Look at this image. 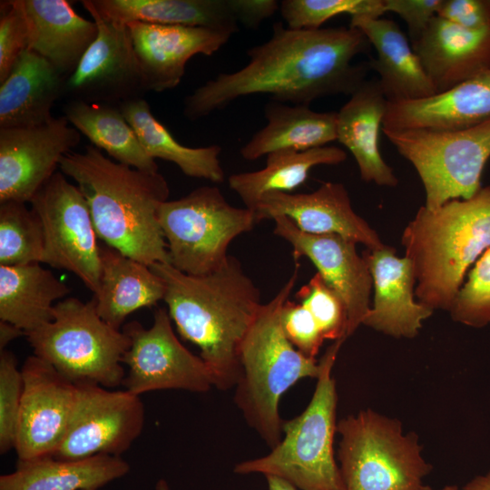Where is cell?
Returning a JSON list of instances; mask_svg holds the SVG:
<instances>
[{
  "instance_id": "1",
  "label": "cell",
  "mask_w": 490,
  "mask_h": 490,
  "mask_svg": "<svg viewBox=\"0 0 490 490\" xmlns=\"http://www.w3.org/2000/svg\"><path fill=\"white\" fill-rule=\"evenodd\" d=\"M370 46L352 26L291 29L276 23L266 42L247 50L246 65L218 74L186 96L183 114L196 121L254 94L302 105L331 95H351L369 70L368 62L353 60L368 54Z\"/></svg>"
},
{
  "instance_id": "2",
  "label": "cell",
  "mask_w": 490,
  "mask_h": 490,
  "mask_svg": "<svg viewBox=\"0 0 490 490\" xmlns=\"http://www.w3.org/2000/svg\"><path fill=\"white\" fill-rule=\"evenodd\" d=\"M150 268L164 280L170 318L180 335L200 349L213 387H234L240 347L262 305L259 288L230 255L220 270L204 276L187 275L169 263Z\"/></svg>"
},
{
  "instance_id": "3",
  "label": "cell",
  "mask_w": 490,
  "mask_h": 490,
  "mask_svg": "<svg viewBox=\"0 0 490 490\" xmlns=\"http://www.w3.org/2000/svg\"><path fill=\"white\" fill-rule=\"evenodd\" d=\"M59 169L76 182L106 246L149 267L169 263L157 212L170 189L159 172L114 162L93 145L64 154Z\"/></svg>"
},
{
  "instance_id": "4",
  "label": "cell",
  "mask_w": 490,
  "mask_h": 490,
  "mask_svg": "<svg viewBox=\"0 0 490 490\" xmlns=\"http://www.w3.org/2000/svg\"><path fill=\"white\" fill-rule=\"evenodd\" d=\"M401 243L417 301L433 312L449 311L468 268L490 247V185L436 210L421 206Z\"/></svg>"
},
{
  "instance_id": "5",
  "label": "cell",
  "mask_w": 490,
  "mask_h": 490,
  "mask_svg": "<svg viewBox=\"0 0 490 490\" xmlns=\"http://www.w3.org/2000/svg\"><path fill=\"white\" fill-rule=\"evenodd\" d=\"M299 267L269 302L260 306L240 351V375L234 402L246 422L270 447L281 440L279 401L298 381L317 378L320 365L297 350L286 338L281 309L296 285Z\"/></svg>"
},
{
  "instance_id": "6",
  "label": "cell",
  "mask_w": 490,
  "mask_h": 490,
  "mask_svg": "<svg viewBox=\"0 0 490 490\" xmlns=\"http://www.w3.org/2000/svg\"><path fill=\"white\" fill-rule=\"evenodd\" d=\"M344 341H333L318 360L312 397L302 413L283 421L279 443L263 456L238 463L236 474L279 477L299 490H344L333 446L338 395L332 375Z\"/></svg>"
},
{
  "instance_id": "7",
  "label": "cell",
  "mask_w": 490,
  "mask_h": 490,
  "mask_svg": "<svg viewBox=\"0 0 490 490\" xmlns=\"http://www.w3.org/2000/svg\"><path fill=\"white\" fill-rule=\"evenodd\" d=\"M34 355L74 385H122V358L131 340L97 313L95 300L74 297L54 307L53 319L25 335Z\"/></svg>"
},
{
  "instance_id": "8",
  "label": "cell",
  "mask_w": 490,
  "mask_h": 490,
  "mask_svg": "<svg viewBox=\"0 0 490 490\" xmlns=\"http://www.w3.org/2000/svg\"><path fill=\"white\" fill-rule=\"evenodd\" d=\"M337 433L344 490H418L432 470L418 436L371 408L340 419Z\"/></svg>"
},
{
  "instance_id": "9",
  "label": "cell",
  "mask_w": 490,
  "mask_h": 490,
  "mask_svg": "<svg viewBox=\"0 0 490 490\" xmlns=\"http://www.w3.org/2000/svg\"><path fill=\"white\" fill-rule=\"evenodd\" d=\"M157 216L169 264L191 276L220 270L228 260L231 241L259 223L253 211L230 204L217 186H201L168 200Z\"/></svg>"
},
{
  "instance_id": "10",
  "label": "cell",
  "mask_w": 490,
  "mask_h": 490,
  "mask_svg": "<svg viewBox=\"0 0 490 490\" xmlns=\"http://www.w3.org/2000/svg\"><path fill=\"white\" fill-rule=\"evenodd\" d=\"M382 132L416 171L428 210L451 200L470 199L482 188V172L490 158V119L457 131Z\"/></svg>"
},
{
  "instance_id": "11",
  "label": "cell",
  "mask_w": 490,
  "mask_h": 490,
  "mask_svg": "<svg viewBox=\"0 0 490 490\" xmlns=\"http://www.w3.org/2000/svg\"><path fill=\"white\" fill-rule=\"evenodd\" d=\"M30 204L44 230L42 263L72 272L95 294L101 279V247L80 189L56 172Z\"/></svg>"
},
{
  "instance_id": "12",
  "label": "cell",
  "mask_w": 490,
  "mask_h": 490,
  "mask_svg": "<svg viewBox=\"0 0 490 490\" xmlns=\"http://www.w3.org/2000/svg\"><path fill=\"white\" fill-rule=\"evenodd\" d=\"M122 330L131 340L122 358V364L128 368L122 383L127 391L141 397L166 389L204 393L213 387L204 361L176 337L167 309L159 308L154 311L149 328L132 320Z\"/></svg>"
},
{
  "instance_id": "13",
  "label": "cell",
  "mask_w": 490,
  "mask_h": 490,
  "mask_svg": "<svg viewBox=\"0 0 490 490\" xmlns=\"http://www.w3.org/2000/svg\"><path fill=\"white\" fill-rule=\"evenodd\" d=\"M65 436L54 457L76 460L98 455L120 456L141 435L144 407L139 396L93 384L76 385Z\"/></svg>"
},
{
  "instance_id": "14",
  "label": "cell",
  "mask_w": 490,
  "mask_h": 490,
  "mask_svg": "<svg viewBox=\"0 0 490 490\" xmlns=\"http://www.w3.org/2000/svg\"><path fill=\"white\" fill-rule=\"evenodd\" d=\"M98 27V35L66 78L69 100L119 105L147 92L128 24L101 15L91 0L81 1Z\"/></svg>"
},
{
  "instance_id": "15",
  "label": "cell",
  "mask_w": 490,
  "mask_h": 490,
  "mask_svg": "<svg viewBox=\"0 0 490 490\" xmlns=\"http://www.w3.org/2000/svg\"><path fill=\"white\" fill-rule=\"evenodd\" d=\"M80 141L64 116L34 127L0 128V202H30Z\"/></svg>"
},
{
  "instance_id": "16",
  "label": "cell",
  "mask_w": 490,
  "mask_h": 490,
  "mask_svg": "<svg viewBox=\"0 0 490 490\" xmlns=\"http://www.w3.org/2000/svg\"><path fill=\"white\" fill-rule=\"evenodd\" d=\"M21 370L24 390L15 448L18 461L53 456L68 428L76 385L35 355L25 359Z\"/></svg>"
},
{
  "instance_id": "17",
  "label": "cell",
  "mask_w": 490,
  "mask_h": 490,
  "mask_svg": "<svg viewBox=\"0 0 490 490\" xmlns=\"http://www.w3.org/2000/svg\"><path fill=\"white\" fill-rule=\"evenodd\" d=\"M275 235L292 248L294 260L308 258L318 272L342 298L348 311V338L353 335L370 309L372 276L357 243L335 234L314 235L301 231L285 216L273 219Z\"/></svg>"
},
{
  "instance_id": "18",
  "label": "cell",
  "mask_w": 490,
  "mask_h": 490,
  "mask_svg": "<svg viewBox=\"0 0 490 490\" xmlns=\"http://www.w3.org/2000/svg\"><path fill=\"white\" fill-rule=\"evenodd\" d=\"M253 211L258 222L285 216L305 233L338 235L368 250L384 246L376 230L355 212L342 183L324 182L308 193H268Z\"/></svg>"
},
{
  "instance_id": "19",
  "label": "cell",
  "mask_w": 490,
  "mask_h": 490,
  "mask_svg": "<svg viewBox=\"0 0 490 490\" xmlns=\"http://www.w3.org/2000/svg\"><path fill=\"white\" fill-rule=\"evenodd\" d=\"M147 92H163L181 81L189 60L212 55L233 34L230 31L200 26L127 24Z\"/></svg>"
},
{
  "instance_id": "20",
  "label": "cell",
  "mask_w": 490,
  "mask_h": 490,
  "mask_svg": "<svg viewBox=\"0 0 490 490\" xmlns=\"http://www.w3.org/2000/svg\"><path fill=\"white\" fill-rule=\"evenodd\" d=\"M374 300L363 325L396 338H413L433 311L415 300L416 279L409 260L387 245L367 250Z\"/></svg>"
},
{
  "instance_id": "21",
  "label": "cell",
  "mask_w": 490,
  "mask_h": 490,
  "mask_svg": "<svg viewBox=\"0 0 490 490\" xmlns=\"http://www.w3.org/2000/svg\"><path fill=\"white\" fill-rule=\"evenodd\" d=\"M490 119V70L431 96L388 103L382 129L447 132Z\"/></svg>"
},
{
  "instance_id": "22",
  "label": "cell",
  "mask_w": 490,
  "mask_h": 490,
  "mask_svg": "<svg viewBox=\"0 0 490 490\" xmlns=\"http://www.w3.org/2000/svg\"><path fill=\"white\" fill-rule=\"evenodd\" d=\"M437 93L490 70V29H470L436 16L411 44Z\"/></svg>"
},
{
  "instance_id": "23",
  "label": "cell",
  "mask_w": 490,
  "mask_h": 490,
  "mask_svg": "<svg viewBox=\"0 0 490 490\" xmlns=\"http://www.w3.org/2000/svg\"><path fill=\"white\" fill-rule=\"evenodd\" d=\"M349 26L361 31L377 52L368 62L388 103L426 98L437 93L408 39L390 19L351 17Z\"/></svg>"
},
{
  "instance_id": "24",
  "label": "cell",
  "mask_w": 490,
  "mask_h": 490,
  "mask_svg": "<svg viewBox=\"0 0 490 490\" xmlns=\"http://www.w3.org/2000/svg\"><path fill=\"white\" fill-rule=\"evenodd\" d=\"M29 29L28 50L71 75L95 41L98 27L81 16L67 0H22Z\"/></svg>"
},
{
  "instance_id": "25",
  "label": "cell",
  "mask_w": 490,
  "mask_h": 490,
  "mask_svg": "<svg viewBox=\"0 0 490 490\" xmlns=\"http://www.w3.org/2000/svg\"><path fill=\"white\" fill-rule=\"evenodd\" d=\"M338 112L337 140L355 158L361 179L396 187L398 179L379 151V131L387 108L379 83L366 80Z\"/></svg>"
},
{
  "instance_id": "26",
  "label": "cell",
  "mask_w": 490,
  "mask_h": 490,
  "mask_svg": "<svg viewBox=\"0 0 490 490\" xmlns=\"http://www.w3.org/2000/svg\"><path fill=\"white\" fill-rule=\"evenodd\" d=\"M64 77L52 64L27 50L0 83V128L43 125L51 109L64 96Z\"/></svg>"
},
{
  "instance_id": "27",
  "label": "cell",
  "mask_w": 490,
  "mask_h": 490,
  "mask_svg": "<svg viewBox=\"0 0 490 490\" xmlns=\"http://www.w3.org/2000/svg\"><path fill=\"white\" fill-rule=\"evenodd\" d=\"M101 279L93 294L99 316L120 329L132 312L163 300L164 280L149 266L109 247H101Z\"/></svg>"
},
{
  "instance_id": "28",
  "label": "cell",
  "mask_w": 490,
  "mask_h": 490,
  "mask_svg": "<svg viewBox=\"0 0 490 490\" xmlns=\"http://www.w3.org/2000/svg\"><path fill=\"white\" fill-rule=\"evenodd\" d=\"M267 124L240 148L254 161L279 151L304 152L337 140L338 112H316L309 105L272 101L264 108Z\"/></svg>"
},
{
  "instance_id": "29",
  "label": "cell",
  "mask_w": 490,
  "mask_h": 490,
  "mask_svg": "<svg viewBox=\"0 0 490 490\" xmlns=\"http://www.w3.org/2000/svg\"><path fill=\"white\" fill-rule=\"evenodd\" d=\"M130 471L121 456L98 455L76 460L44 456L17 461L0 476V490H98Z\"/></svg>"
},
{
  "instance_id": "30",
  "label": "cell",
  "mask_w": 490,
  "mask_h": 490,
  "mask_svg": "<svg viewBox=\"0 0 490 490\" xmlns=\"http://www.w3.org/2000/svg\"><path fill=\"white\" fill-rule=\"evenodd\" d=\"M68 293L69 287L40 263L0 265V320L25 335L50 322L54 302Z\"/></svg>"
},
{
  "instance_id": "31",
  "label": "cell",
  "mask_w": 490,
  "mask_h": 490,
  "mask_svg": "<svg viewBox=\"0 0 490 490\" xmlns=\"http://www.w3.org/2000/svg\"><path fill=\"white\" fill-rule=\"evenodd\" d=\"M103 17L127 24L200 26L235 34L239 23L230 0H91Z\"/></svg>"
},
{
  "instance_id": "32",
  "label": "cell",
  "mask_w": 490,
  "mask_h": 490,
  "mask_svg": "<svg viewBox=\"0 0 490 490\" xmlns=\"http://www.w3.org/2000/svg\"><path fill=\"white\" fill-rule=\"evenodd\" d=\"M266 157L264 168L234 173L228 179L229 187L251 211L264 195L293 192L305 182L312 168L339 164L347 159V153L337 146L326 145L304 152L279 151Z\"/></svg>"
},
{
  "instance_id": "33",
  "label": "cell",
  "mask_w": 490,
  "mask_h": 490,
  "mask_svg": "<svg viewBox=\"0 0 490 490\" xmlns=\"http://www.w3.org/2000/svg\"><path fill=\"white\" fill-rule=\"evenodd\" d=\"M118 106L150 157L171 162L191 178L214 183L224 181L225 174L219 159L220 146L191 148L182 145L153 116L143 97L123 102Z\"/></svg>"
},
{
  "instance_id": "34",
  "label": "cell",
  "mask_w": 490,
  "mask_h": 490,
  "mask_svg": "<svg viewBox=\"0 0 490 490\" xmlns=\"http://www.w3.org/2000/svg\"><path fill=\"white\" fill-rule=\"evenodd\" d=\"M64 117L93 146L127 166L157 172L158 165L142 145L118 105L68 100Z\"/></svg>"
},
{
  "instance_id": "35",
  "label": "cell",
  "mask_w": 490,
  "mask_h": 490,
  "mask_svg": "<svg viewBox=\"0 0 490 490\" xmlns=\"http://www.w3.org/2000/svg\"><path fill=\"white\" fill-rule=\"evenodd\" d=\"M44 236L35 212L24 202H0V265L42 263Z\"/></svg>"
},
{
  "instance_id": "36",
  "label": "cell",
  "mask_w": 490,
  "mask_h": 490,
  "mask_svg": "<svg viewBox=\"0 0 490 490\" xmlns=\"http://www.w3.org/2000/svg\"><path fill=\"white\" fill-rule=\"evenodd\" d=\"M279 12L291 29H319L340 15L378 18L386 13L384 0H283Z\"/></svg>"
},
{
  "instance_id": "37",
  "label": "cell",
  "mask_w": 490,
  "mask_h": 490,
  "mask_svg": "<svg viewBox=\"0 0 490 490\" xmlns=\"http://www.w3.org/2000/svg\"><path fill=\"white\" fill-rule=\"evenodd\" d=\"M296 299L306 307L325 339L348 338V311L339 294L317 272L296 293Z\"/></svg>"
},
{
  "instance_id": "38",
  "label": "cell",
  "mask_w": 490,
  "mask_h": 490,
  "mask_svg": "<svg viewBox=\"0 0 490 490\" xmlns=\"http://www.w3.org/2000/svg\"><path fill=\"white\" fill-rule=\"evenodd\" d=\"M448 312L453 320L468 327L490 325V247L475 261Z\"/></svg>"
},
{
  "instance_id": "39",
  "label": "cell",
  "mask_w": 490,
  "mask_h": 490,
  "mask_svg": "<svg viewBox=\"0 0 490 490\" xmlns=\"http://www.w3.org/2000/svg\"><path fill=\"white\" fill-rule=\"evenodd\" d=\"M24 390L22 370L10 350H0V453L15 448Z\"/></svg>"
},
{
  "instance_id": "40",
  "label": "cell",
  "mask_w": 490,
  "mask_h": 490,
  "mask_svg": "<svg viewBox=\"0 0 490 490\" xmlns=\"http://www.w3.org/2000/svg\"><path fill=\"white\" fill-rule=\"evenodd\" d=\"M29 29L22 0L0 2V83L28 50Z\"/></svg>"
},
{
  "instance_id": "41",
  "label": "cell",
  "mask_w": 490,
  "mask_h": 490,
  "mask_svg": "<svg viewBox=\"0 0 490 490\" xmlns=\"http://www.w3.org/2000/svg\"><path fill=\"white\" fill-rule=\"evenodd\" d=\"M280 323L291 345L304 356L316 358L325 338L309 310L289 299L282 307Z\"/></svg>"
},
{
  "instance_id": "42",
  "label": "cell",
  "mask_w": 490,
  "mask_h": 490,
  "mask_svg": "<svg viewBox=\"0 0 490 490\" xmlns=\"http://www.w3.org/2000/svg\"><path fill=\"white\" fill-rule=\"evenodd\" d=\"M443 0H384L386 12L400 16L407 25L411 44L416 43L437 16Z\"/></svg>"
},
{
  "instance_id": "43",
  "label": "cell",
  "mask_w": 490,
  "mask_h": 490,
  "mask_svg": "<svg viewBox=\"0 0 490 490\" xmlns=\"http://www.w3.org/2000/svg\"><path fill=\"white\" fill-rule=\"evenodd\" d=\"M470 29H490V0H443L437 14Z\"/></svg>"
},
{
  "instance_id": "44",
  "label": "cell",
  "mask_w": 490,
  "mask_h": 490,
  "mask_svg": "<svg viewBox=\"0 0 490 490\" xmlns=\"http://www.w3.org/2000/svg\"><path fill=\"white\" fill-rule=\"evenodd\" d=\"M239 24L254 29L279 10L276 0H230Z\"/></svg>"
},
{
  "instance_id": "45",
  "label": "cell",
  "mask_w": 490,
  "mask_h": 490,
  "mask_svg": "<svg viewBox=\"0 0 490 490\" xmlns=\"http://www.w3.org/2000/svg\"><path fill=\"white\" fill-rule=\"evenodd\" d=\"M25 336L24 331L16 326L0 320V350L5 349L6 346L15 338Z\"/></svg>"
},
{
  "instance_id": "46",
  "label": "cell",
  "mask_w": 490,
  "mask_h": 490,
  "mask_svg": "<svg viewBox=\"0 0 490 490\" xmlns=\"http://www.w3.org/2000/svg\"><path fill=\"white\" fill-rule=\"evenodd\" d=\"M459 490H490V470L475 476Z\"/></svg>"
},
{
  "instance_id": "47",
  "label": "cell",
  "mask_w": 490,
  "mask_h": 490,
  "mask_svg": "<svg viewBox=\"0 0 490 490\" xmlns=\"http://www.w3.org/2000/svg\"><path fill=\"white\" fill-rule=\"evenodd\" d=\"M269 490H299L289 482L275 476H266Z\"/></svg>"
},
{
  "instance_id": "48",
  "label": "cell",
  "mask_w": 490,
  "mask_h": 490,
  "mask_svg": "<svg viewBox=\"0 0 490 490\" xmlns=\"http://www.w3.org/2000/svg\"><path fill=\"white\" fill-rule=\"evenodd\" d=\"M418 490H459L458 486L457 485H445L441 488H438V489H434L432 487H430L429 485H422Z\"/></svg>"
},
{
  "instance_id": "49",
  "label": "cell",
  "mask_w": 490,
  "mask_h": 490,
  "mask_svg": "<svg viewBox=\"0 0 490 490\" xmlns=\"http://www.w3.org/2000/svg\"><path fill=\"white\" fill-rule=\"evenodd\" d=\"M154 490H171V488L166 480L160 479L156 483Z\"/></svg>"
},
{
  "instance_id": "50",
  "label": "cell",
  "mask_w": 490,
  "mask_h": 490,
  "mask_svg": "<svg viewBox=\"0 0 490 490\" xmlns=\"http://www.w3.org/2000/svg\"><path fill=\"white\" fill-rule=\"evenodd\" d=\"M93 490H94V489H93Z\"/></svg>"
}]
</instances>
